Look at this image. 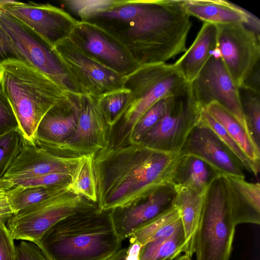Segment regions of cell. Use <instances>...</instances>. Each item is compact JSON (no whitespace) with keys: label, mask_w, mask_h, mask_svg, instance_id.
<instances>
[{"label":"cell","mask_w":260,"mask_h":260,"mask_svg":"<svg viewBox=\"0 0 260 260\" xmlns=\"http://www.w3.org/2000/svg\"><path fill=\"white\" fill-rule=\"evenodd\" d=\"M182 154L141 142L108 146L95 154L97 207L111 211L137 203L171 182Z\"/></svg>","instance_id":"1"},{"label":"cell","mask_w":260,"mask_h":260,"mask_svg":"<svg viewBox=\"0 0 260 260\" xmlns=\"http://www.w3.org/2000/svg\"><path fill=\"white\" fill-rule=\"evenodd\" d=\"M92 23L121 41L140 66L165 63L184 52L192 25L181 0H147L142 11L129 21Z\"/></svg>","instance_id":"2"},{"label":"cell","mask_w":260,"mask_h":260,"mask_svg":"<svg viewBox=\"0 0 260 260\" xmlns=\"http://www.w3.org/2000/svg\"><path fill=\"white\" fill-rule=\"evenodd\" d=\"M121 242L111 211L96 207L61 219L35 244L48 260H107Z\"/></svg>","instance_id":"3"},{"label":"cell","mask_w":260,"mask_h":260,"mask_svg":"<svg viewBox=\"0 0 260 260\" xmlns=\"http://www.w3.org/2000/svg\"><path fill=\"white\" fill-rule=\"evenodd\" d=\"M0 83L26 143L35 145L36 132L47 112L69 92L30 64L18 60L0 64Z\"/></svg>","instance_id":"4"},{"label":"cell","mask_w":260,"mask_h":260,"mask_svg":"<svg viewBox=\"0 0 260 260\" xmlns=\"http://www.w3.org/2000/svg\"><path fill=\"white\" fill-rule=\"evenodd\" d=\"M188 84L174 63L140 66L123 77V87L130 91L128 101L116 123L109 130V145L127 143L137 121L159 100L184 95Z\"/></svg>","instance_id":"5"},{"label":"cell","mask_w":260,"mask_h":260,"mask_svg":"<svg viewBox=\"0 0 260 260\" xmlns=\"http://www.w3.org/2000/svg\"><path fill=\"white\" fill-rule=\"evenodd\" d=\"M236 227L221 175L212 181L204 193L194 242L196 260H230Z\"/></svg>","instance_id":"6"},{"label":"cell","mask_w":260,"mask_h":260,"mask_svg":"<svg viewBox=\"0 0 260 260\" xmlns=\"http://www.w3.org/2000/svg\"><path fill=\"white\" fill-rule=\"evenodd\" d=\"M0 24L24 62L47 76L64 91L83 94L53 47L44 39L2 9Z\"/></svg>","instance_id":"7"},{"label":"cell","mask_w":260,"mask_h":260,"mask_svg":"<svg viewBox=\"0 0 260 260\" xmlns=\"http://www.w3.org/2000/svg\"><path fill=\"white\" fill-rule=\"evenodd\" d=\"M96 207L68 188L14 214L6 226L14 239L36 243L61 219Z\"/></svg>","instance_id":"8"},{"label":"cell","mask_w":260,"mask_h":260,"mask_svg":"<svg viewBox=\"0 0 260 260\" xmlns=\"http://www.w3.org/2000/svg\"><path fill=\"white\" fill-rule=\"evenodd\" d=\"M202 109L188 86L186 94L173 98L165 114L140 142L161 151L180 152L201 120Z\"/></svg>","instance_id":"9"},{"label":"cell","mask_w":260,"mask_h":260,"mask_svg":"<svg viewBox=\"0 0 260 260\" xmlns=\"http://www.w3.org/2000/svg\"><path fill=\"white\" fill-rule=\"evenodd\" d=\"M221 58L237 86L241 87L259 70V35L242 23L216 25Z\"/></svg>","instance_id":"10"},{"label":"cell","mask_w":260,"mask_h":260,"mask_svg":"<svg viewBox=\"0 0 260 260\" xmlns=\"http://www.w3.org/2000/svg\"><path fill=\"white\" fill-rule=\"evenodd\" d=\"M83 94L98 98L123 87V76L104 66L68 38L53 47Z\"/></svg>","instance_id":"11"},{"label":"cell","mask_w":260,"mask_h":260,"mask_svg":"<svg viewBox=\"0 0 260 260\" xmlns=\"http://www.w3.org/2000/svg\"><path fill=\"white\" fill-rule=\"evenodd\" d=\"M69 38L85 53L123 76L140 66L121 41L95 24L78 21Z\"/></svg>","instance_id":"12"},{"label":"cell","mask_w":260,"mask_h":260,"mask_svg":"<svg viewBox=\"0 0 260 260\" xmlns=\"http://www.w3.org/2000/svg\"><path fill=\"white\" fill-rule=\"evenodd\" d=\"M78 105L79 116L73 135L47 151L64 156H81L96 153L109 146V127L96 98L80 94Z\"/></svg>","instance_id":"13"},{"label":"cell","mask_w":260,"mask_h":260,"mask_svg":"<svg viewBox=\"0 0 260 260\" xmlns=\"http://www.w3.org/2000/svg\"><path fill=\"white\" fill-rule=\"evenodd\" d=\"M188 86L193 99L203 108L212 102H216L230 111L248 131L241 103L240 88L221 57L213 56Z\"/></svg>","instance_id":"14"},{"label":"cell","mask_w":260,"mask_h":260,"mask_svg":"<svg viewBox=\"0 0 260 260\" xmlns=\"http://www.w3.org/2000/svg\"><path fill=\"white\" fill-rule=\"evenodd\" d=\"M2 9L32 30L53 47L69 37L79 21L63 10L48 4L16 2Z\"/></svg>","instance_id":"15"},{"label":"cell","mask_w":260,"mask_h":260,"mask_svg":"<svg viewBox=\"0 0 260 260\" xmlns=\"http://www.w3.org/2000/svg\"><path fill=\"white\" fill-rule=\"evenodd\" d=\"M180 152L202 159L221 175L245 178V169L240 161L201 118Z\"/></svg>","instance_id":"16"},{"label":"cell","mask_w":260,"mask_h":260,"mask_svg":"<svg viewBox=\"0 0 260 260\" xmlns=\"http://www.w3.org/2000/svg\"><path fill=\"white\" fill-rule=\"evenodd\" d=\"M176 188L170 182L146 198L111 211L115 231L121 241L129 238L154 218L173 207Z\"/></svg>","instance_id":"17"},{"label":"cell","mask_w":260,"mask_h":260,"mask_svg":"<svg viewBox=\"0 0 260 260\" xmlns=\"http://www.w3.org/2000/svg\"><path fill=\"white\" fill-rule=\"evenodd\" d=\"M83 156L58 155L25 142L4 178H28L54 173L73 177Z\"/></svg>","instance_id":"18"},{"label":"cell","mask_w":260,"mask_h":260,"mask_svg":"<svg viewBox=\"0 0 260 260\" xmlns=\"http://www.w3.org/2000/svg\"><path fill=\"white\" fill-rule=\"evenodd\" d=\"M68 92L43 117L35 134L36 146L46 150L63 142L74 133L79 116L78 96Z\"/></svg>","instance_id":"19"},{"label":"cell","mask_w":260,"mask_h":260,"mask_svg":"<svg viewBox=\"0 0 260 260\" xmlns=\"http://www.w3.org/2000/svg\"><path fill=\"white\" fill-rule=\"evenodd\" d=\"M189 16L216 25L242 23L259 34V20L244 9L221 0H181Z\"/></svg>","instance_id":"20"},{"label":"cell","mask_w":260,"mask_h":260,"mask_svg":"<svg viewBox=\"0 0 260 260\" xmlns=\"http://www.w3.org/2000/svg\"><path fill=\"white\" fill-rule=\"evenodd\" d=\"M228 204L235 225L260 224V185L245 178L222 175Z\"/></svg>","instance_id":"21"},{"label":"cell","mask_w":260,"mask_h":260,"mask_svg":"<svg viewBox=\"0 0 260 260\" xmlns=\"http://www.w3.org/2000/svg\"><path fill=\"white\" fill-rule=\"evenodd\" d=\"M216 25L204 22L195 40L174 63L188 84L197 78L217 49Z\"/></svg>","instance_id":"22"},{"label":"cell","mask_w":260,"mask_h":260,"mask_svg":"<svg viewBox=\"0 0 260 260\" xmlns=\"http://www.w3.org/2000/svg\"><path fill=\"white\" fill-rule=\"evenodd\" d=\"M176 188L174 205L179 212L184 235L182 253L191 257L193 255L194 239L202 212L204 194L187 187Z\"/></svg>","instance_id":"23"},{"label":"cell","mask_w":260,"mask_h":260,"mask_svg":"<svg viewBox=\"0 0 260 260\" xmlns=\"http://www.w3.org/2000/svg\"><path fill=\"white\" fill-rule=\"evenodd\" d=\"M219 175H221L202 159L182 154L171 182L176 187H187L204 194L212 181Z\"/></svg>","instance_id":"24"},{"label":"cell","mask_w":260,"mask_h":260,"mask_svg":"<svg viewBox=\"0 0 260 260\" xmlns=\"http://www.w3.org/2000/svg\"><path fill=\"white\" fill-rule=\"evenodd\" d=\"M203 109L225 129L239 145L247 157L260 167V148L248 131L227 109L216 102H212Z\"/></svg>","instance_id":"25"},{"label":"cell","mask_w":260,"mask_h":260,"mask_svg":"<svg viewBox=\"0 0 260 260\" xmlns=\"http://www.w3.org/2000/svg\"><path fill=\"white\" fill-rule=\"evenodd\" d=\"M69 184L48 187L14 186L8 192L14 214L68 189Z\"/></svg>","instance_id":"26"},{"label":"cell","mask_w":260,"mask_h":260,"mask_svg":"<svg viewBox=\"0 0 260 260\" xmlns=\"http://www.w3.org/2000/svg\"><path fill=\"white\" fill-rule=\"evenodd\" d=\"M95 153L84 155L68 188L89 201L97 202L96 182L94 165Z\"/></svg>","instance_id":"27"},{"label":"cell","mask_w":260,"mask_h":260,"mask_svg":"<svg viewBox=\"0 0 260 260\" xmlns=\"http://www.w3.org/2000/svg\"><path fill=\"white\" fill-rule=\"evenodd\" d=\"M183 228L172 236L149 242L141 249L140 260H174L182 253Z\"/></svg>","instance_id":"28"},{"label":"cell","mask_w":260,"mask_h":260,"mask_svg":"<svg viewBox=\"0 0 260 260\" xmlns=\"http://www.w3.org/2000/svg\"><path fill=\"white\" fill-rule=\"evenodd\" d=\"M242 110L249 133L260 148V92L240 88Z\"/></svg>","instance_id":"29"},{"label":"cell","mask_w":260,"mask_h":260,"mask_svg":"<svg viewBox=\"0 0 260 260\" xmlns=\"http://www.w3.org/2000/svg\"><path fill=\"white\" fill-rule=\"evenodd\" d=\"M129 95L130 91L122 87L95 98L98 106L109 129L118 121L128 101Z\"/></svg>","instance_id":"30"},{"label":"cell","mask_w":260,"mask_h":260,"mask_svg":"<svg viewBox=\"0 0 260 260\" xmlns=\"http://www.w3.org/2000/svg\"><path fill=\"white\" fill-rule=\"evenodd\" d=\"M201 120L207 125L230 149L240 161L244 169L257 177L259 172L260 167L255 165L247 157L241 148L227 133L223 127L203 108L201 113Z\"/></svg>","instance_id":"31"},{"label":"cell","mask_w":260,"mask_h":260,"mask_svg":"<svg viewBox=\"0 0 260 260\" xmlns=\"http://www.w3.org/2000/svg\"><path fill=\"white\" fill-rule=\"evenodd\" d=\"M174 97L176 96L161 99L146 111L135 125L129 137L127 143L140 142L144 136L161 118Z\"/></svg>","instance_id":"32"},{"label":"cell","mask_w":260,"mask_h":260,"mask_svg":"<svg viewBox=\"0 0 260 260\" xmlns=\"http://www.w3.org/2000/svg\"><path fill=\"white\" fill-rule=\"evenodd\" d=\"M180 218L179 212L174 206L144 225L132 235L130 242H137L143 246L150 242L165 226Z\"/></svg>","instance_id":"33"},{"label":"cell","mask_w":260,"mask_h":260,"mask_svg":"<svg viewBox=\"0 0 260 260\" xmlns=\"http://www.w3.org/2000/svg\"><path fill=\"white\" fill-rule=\"evenodd\" d=\"M25 143L19 129L0 136V179L4 177Z\"/></svg>","instance_id":"34"},{"label":"cell","mask_w":260,"mask_h":260,"mask_svg":"<svg viewBox=\"0 0 260 260\" xmlns=\"http://www.w3.org/2000/svg\"><path fill=\"white\" fill-rule=\"evenodd\" d=\"M120 0H66L62 2L68 10L79 17L80 21L110 9Z\"/></svg>","instance_id":"35"},{"label":"cell","mask_w":260,"mask_h":260,"mask_svg":"<svg viewBox=\"0 0 260 260\" xmlns=\"http://www.w3.org/2000/svg\"><path fill=\"white\" fill-rule=\"evenodd\" d=\"M72 178L73 176L69 174L54 173L33 178L10 180L14 186L48 187L68 184Z\"/></svg>","instance_id":"36"},{"label":"cell","mask_w":260,"mask_h":260,"mask_svg":"<svg viewBox=\"0 0 260 260\" xmlns=\"http://www.w3.org/2000/svg\"><path fill=\"white\" fill-rule=\"evenodd\" d=\"M17 129V118L0 83V136Z\"/></svg>","instance_id":"37"},{"label":"cell","mask_w":260,"mask_h":260,"mask_svg":"<svg viewBox=\"0 0 260 260\" xmlns=\"http://www.w3.org/2000/svg\"><path fill=\"white\" fill-rule=\"evenodd\" d=\"M14 240L5 223L0 222V260H16Z\"/></svg>","instance_id":"38"},{"label":"cell","mask_w":260,"mask_h":260,"mask_svg":"<svg viewBox=\"0 0 260 260\" xmlns=\"http://www.w3.org/2000/svg\"><path fill=\"white\" fill-rule=\"evenodd\" d=\"M13 186L10 179H0V222L7 223L14 214L8 197L9 190Z\"/></svg>","instance_id":"39"},{"label":"cell","mask_w":260,"mask_h":260,"mask_svg":"<svg viewBox=\"0 0 260 260\" xmlns=\"http://www.w3.org/2000/svg\"><path fill=\"white\" fill-rule=\"evenodd\" d=\"M10 60L24 62L10 37L0 24V64Z\"/></svg>","instance_id":"40"},{"label":"cell","mask_w":260,"mask_h":260,"mask_svg":"<svg viewBox=\"0 0 260 260\" xmlns=\"http://www.w3.org/2000/svg\"><path fill=\"white\" fill-rule=\"evenodd\" d=\"M16 260H48L34 243L21 241L16 246Z\"/></svg>","instance_id":"41"},{"label":"cell","mask_w":260,"mask_h":260,"mask_svg":"<svg viewBox=\"0 0 260 260\" xmlns=\"http://www.w3.org/2000/svg\"><path fill=\"white\" fill-rule=\"evenodd\" d=\"M142 245L137 242H130L127 248L126 260H140V255Z\"/></svg>","instance_id":"42"},{"label":"cell","mask_w":260,"mask_h":260,"mask_svg":"<svg viewBox=\"0 0 260 260\" xmlns=\"http://www.w3.org/2000/svg\"><path fill=\"white\" fill-rule=\"evenodd\" d=\"M127 248L120 249L107 260H126Z\"/></svg>","instance_id":"43"},{"label":"cell","mask_w":260,"mask_h":260,"mask_svg":"<svg viewBox=\"0 0 260 260\" xmlns=\"http://www.w3.org/2000/svg\"><path fill=\"white\" fill-rule=\"evenodd\" d=\"M189 257H191L189 255L184 254L182 255H179L178 257L176 258L174 260H188Z\"/></svg>","instance_id":"44"},{"label":"cell","mask_w":260,"mask_h":260,"mask_svg":"<svg viewBox=\"0 0 260 260\" xmlns=\"http://www.w3.org/2000/svg\"><path fill=\"white\" fill-rule=\"evenodd\" d=\"M188 260H191V257H189Z\"/></svg>","instance_id":"45"}]
</instances>
